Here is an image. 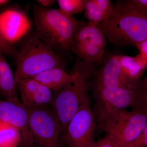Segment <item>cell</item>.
<instances>
[{"mask_svg":"<svg viewBox=\"0 0 147 147\" xmlns=\"http://www.w3.org/2000/svg\"><path fill=\"white\" fill-rule=\"evenodd\" d=\"M140 54L143 56L147 61V40L140 42L136 46Z\"/></svg>","mask_w":147,"mask_h":147,"instance_id":"25","label":"cell"},{"mask_svg":"<svg viewBox=\"0 0 147 147\" xmlns=\"http://www.w3.org/2000/svg\"><path fill=\"white\" fill-rule=\"evenodd\" d=\"M97 63L77 58L73 69L75 78L54 95L52 105L60 122L62 134L84 100L89 96L92 78L96 70Z\"/></svg>","mask_w":147,"mask_h":147,"instance_id":"1","label":"cell"},{"mask_svg":"<svg viewBox=\"0 0 147 147\" xmlns=\"http://www.w3.org/2000/svg\"><path fill=\"white\" fill-rule=\"evenodd\" d=\"M0 50L3 54L9 55H16V51L12 45L9 44L5 40L0 33Z\"/></svg>","mask_w":147,"mask_h":147,"instance_id":"23","label":"cell"},{"mask_svg":"<svg viewBox=\"0 0 147 147\" xmlns=\"http://www.w3.org/2000/svg\"><path fill=\"white\" fill-rule=\"evenodd\" d=\"M132 108H139L147 113V90H139Z\"/></svg>","mask_w":147,"mask_h":147,"instance_id":"21","label":"cell"},{"mask_svg":"<svg viewBox=\"0 0 147 147\" xmlns=\"http://www.w3.org/2000/svg\"><path fill=\"white\" fill-rule=\"evenodd\" d=\"M16 81L33 78L43 71L55 67L65 68V61L57 51L32 33L24 38L16 53Z\"/></svg>","mask_w":147,"mask_h":147,"instance_id":"4","label":"cell"},{"mask_svg":"<svg viewBox=\"0 0 147 147\" xmlns=\"http://www.w3.org/2000/svg\"><path fill=\"white\" fill-rule=\"evenodd\" d=\"M28 109L33 147H61V126L52 105Z\"/></svg>","mask_w":147,"mask_h":147,"instance_id":"6","label":"cell"},{"mask_svg":"<svg viewBox=\"0 0 147 147\" xmlns=\"http://www.w3.org/2000/svg\"><path fill=\"white\" fill-rule=\"evenodd\" d=\"M140 89L143 90H147V71L145 78L141 81Z\"/></svg>","mask_w":147,"mask_h":147,"instance_id":"27","label":"cell"},{"mask_svg":"<svg viewBox=\"0 0 147 147\" xmlns=\"http://www.w3.org/2000/svg\"><path fill=\"white\" fill-rule=\"evenodd\" d=\"M16 83L22 103L27 108H39L52 105L54 96L52 91L36 79H20Z\"/></svg>","mask_w":147,"mask_h":147,"instance_id":"12","label":"cell"},{"mask_svg":"<svg viewBox=\"0 0 147 147\" xmlns=\"http://www.w3.org/2000/svg\"><path fill=\"white\" fill-rule=\"evenodd\" d=\"M0 120L18 129L21 134L19 147H33L29 126V110L18 100H0Z\"/></svg>","mask_w":147,"mask_h":147,"instance_id":"11","label":"cell"},{"mask_svg":"<svg viewBox=\"0 0 147 147\" xmlns=\"http://www.w3.org/2000/svg\"><path fill=\"white\" fill-rule=\"evenodd\" d=\"M96 128L89 96L69 121L62 137L67 147H92Z\"/></svg>","mask_w":147,"mask_h":147,"instance_id":"8","label":"cell"},{"mask_svg":"<svg viewBox=\"0 0 147 147\" xmlns=\"http://www.w3.org/2000/svg\"><path fill=\"white\" fill-rule=\"evenodd\" d=\"M97 26L117 47H136L147 40V17L127 7L123 1H118L110 17Z\"/></svg>","mask_w":147,"mask_h":147,"instance_id":"2","label":"cell"},{"mask_svg":"<svg viewBox=\"0 0 147 147\" xmlns=\"http://www.w3.org/2000/svg\"><path fill=\"white\" fill-rule=\"evenodd\" d=\"M75 77L73 71L69 74L63 67H55L41 72L33 78L52 91L57 92L73 81Z\"/></svg>","mask_w":147,"mask_h":147,"instance_id":"13","label":"cell"},{"mask_svg":"<svg viewBox=\"0 0 147 147\" xmlns=\"http://www.w3.org/2000/svg\"><path fill=\"white\" fill-rule=\"evenodd\" d=\"M119 60L123 71L127 79L132 82H139L147 68V61L142 55L136 57L119 55Z\"/></svg>","mask_w":147,"mask_h":147,"instance_id":"17","label":"cell"},{"mask_svg":"<svg viewBox=\"0 0 147 147\" xmlns=\"http://www.w3.org/2000/svg\"><path fill=\"white\" fill-rule=\"evenodd\" d=\"M115 9L110 0H87L84 16L89 24L97 26L109 18Z\"/></svg>","mask_w":147,"mask_h":147,"instance_id":"14","label":"cell"},{"mask_svg":"<svg viewBox=\"0 0 147 147\" xmlns=\"http://www.w3.org/2000/svg\"><path fill=\"white\" fill-rule=\"evenodd\" d=\"M21 140L18 129L0 120V147H19Z\"/></svg>","mask_w":147,"mask_h":147,"instance_id":"18","label":"cell"},{"mask_svg":"<svg viewBox=\"0 0 147 147\" xmlns=\"http://www.w3.org/2000/svg\"><path fill=\"white\" fill-rule=\"evenodd\" d=\"M40 6L44 8H50L55 4L56 1L55 0H38L37 1Z\"/></svg>","mask_w":147,"mask_h":147,"instance_id":"26","label":"cell"},{"mask_svg":"<svg viewBox=\"0 0 147 147\" xmlns=\"http://www.w3.org/2000/svg\"><path fill=\"white\" fill-rule=\"evenodd\" d=\"M20 15L17 11L13 9H8L0 13V33L5 40L11 45L20 36Z\"/></svg>","mask_w":147,"mask_h":147,"instance_id":"15","label":"cell"},{"mask_svg":"<svg viewBox=\"0 0 147 147\" xmlns=\"http://www.w3.org/2000/svg\"><path fill=\"white\" fill-rule=\"evenodd\" d=\"M36 33L55 51H70L76 30L80 24L72 15L59 9L34 7Z\"/></svg>","mask_w":147,"mask_h":147,"instance_id":"3","label":"cell"},{"mask_svg":"<svg viewBox=\"0 0 147 147\" xmlns=\"http://www.w3.org/2000/svg\"><path fill=\"white\" fill-rule=\"evenodd\" d=\"M94 75L93 88H140L141 82L129 81L123 71L119 55L108 54ZM142 81V80H141Z\"/></svg>","mask_w":147,"mask_h":147,"instance_id":"10","label":"cell"},{"mask_svg":"<svg viewBox=\"0 0 147 147\" xmlns=\"http://www.w3.org/2000/svg\"><path fill=\"white\" fill-rule=\"evenodd\" d=\"M59 9L65 13L72 15L84 11L87 0H58Z\"/></svg>","mask_w":147,"mask_h":147,"instance_id":"19","label":"cell"},{"mask_svg":"<svg viewBox=\"0 0 147 147\" xmlns=\"http://www.w3.org/2000/svg\"><path fill=\"white\" fill-rule=\"evenodd\" d=\"M123 2L127 7L147 17V0H125Z\"/></svg>","mask_w":147,"mask_h":147,"instance_id":"20","label":"cell"},{"mask_svg":"<svg viewBox=\"0 0 147 147\" xmlns=\"http://www.w3.org/2000/svg\"><path fill=\"white\" fill-rule=\"evenodd\" d=\"M140 88H93V110L97 127L117 113L132 107Z\"/></svg>","mask_w":147,"mask_h":147,"instance_id":"7","label":"cell"},{"mask_svg":"<svg viewBox=\"0 0 147 147\" xmlns=\"http://www.w3.org/2000/svg\"><path fill=\"white\" fill-rule=\"evenodd\" d=\"M147 124V113L133 108L119 112L97 128L112 137L118 147H124L138 137Z\"/></svg>","mask_w":147,"mask_h":147,"instance_id":"5","label":"cell"},{"mask_svg":"<svg viewBox=\"0 0 147 147\" xmlns=\"http://www.w3.org/2000/svg\"><path fill=\"white\" fill-rule=\"evenodd\" d=\"M18 95L14 74L0 50V96L5 100H18Z\"/></svg>","mask_w":147,"mask_h":147,"instance_id":"16","label":"cell"},{"mask_svg":"<svg viewBox=\"0 0 147 147\" xmlns=\"http://www.w3.org/2000/svg\"><path fill=\"white\" fill-rule=\"evenodd\" d=\"M106 45L107 38L97 26L80 21L70 51L82 61L100 62L105 56Z\"/></svg>","mask_w":147,"mask_h":147,"instance_id":"9","label":"cell"},{"mask_svg":"<svg viewBox=\"0 0 147 147\" xmlns=\"http://www.w3.org/2000/svg\"><path fill=\"white\" fill-rule=\"evenodd\" d=\"M10 1L8 0H0V6L5 5L7 4Z\"/></svg>","mask_w":147,"mask_h":147,"instance_id":"28","label":"cell"},{"mask_svg":"<svg viewBox=\"0 0 147 147\" xmlns=\"http://www.w3.org/2000/svg\"><path fill=\"white\" fill-rule=\"evenodd\" d=\"M92 147H118L115 142L109 135H106L96 141Z\"/></svg>","mask_w":147,"mask_h":147,"instance_id":"24","label":"cell"},{"mask_svg":"<svg viewBox=\"0 0 147 147\" xmlns=\"http://www.w3.org/2000/svg\"><path fill=\"white\" fill-rule=\"evenodd\" d=\"M147 147V124L141 133L133 142L124 147Z\"/></svg>","mask_w":147,"mask_h":147,"instance_id":"22","label":"cell"}]
</instances>
